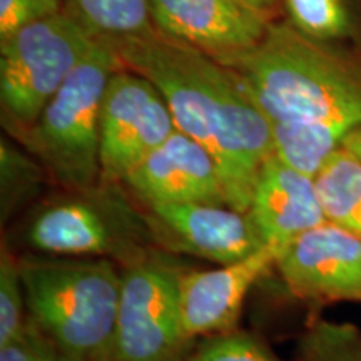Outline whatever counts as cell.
Listing matches in <instances>:
<instances>
[{
    "label": "cell",
    "mask_w": 361,
    "mask_h": 361,
    "mask_svg": "<svg viewBox=\"0 0 361 361\" xmlns=\"http://www.w3.org/2000/svg\"><path fill=\"white\" fill-rule=\"evenodd\" d=\"M269 123L361 128V56L273 22L255 51L224 64Z\"/></svg>",
    "instance_id": "2"
},
{
    "label": "cell",
    "mask_w": 361,
    "mask_h": 361,
    "mask_svg": "<svg viewBox=\"0 0 361 361\" xmlns=\"http://www.w3.org/2000/svg\"><path fill=\"white\" fill-rule=\"evenodd\" d=\"M51 179L47 169L32 152L19 142L2 137L0 141V221L2 226L20 219L42 201L44 189Z\"/></svg>",
    "instance_id": "16"
},
{
    "label": "cell",
    "mask_w": 361,
    "mask_h": 361,
    "mask_svg": "<svg viewBox=\"0 0 361 361\" xmlns=\"http://www.w3.org/2000/svg\"><path fill=\"white\" fill-rule=\"evenodd\" d=\"M183 269L161 247L121 268L114 361H180L192 348L180 318Z\"/></svg>",
    "instance_id": "7"
},
{
    "label": "cell",
    "mask_w": 361,
    "mask_h": 361,
    "mask_svg": "<svg viewBox=\"0 0 361 361\" xmlns=\"http://www.w3.org/2000/svg\"><path fill=\"white\" fill-rule=\"evenodd\" d=\"M149 8L159 32L221 64L255 51L273 24L241 0H149Z\"/></svg>",
    "instance_id": "11"
},
{
    "label": "cell",
    "mask_w": 361,
    "mask_h": 361,
    "mask_svg": "<svg viewBox=\"0 0 361 361\" xmlns=\"http://www.w3.org/2000/svg\"><path fill=\"white\" fill-rule=\"evenodd\" d=\"M247 213L266 245L278 250L326 223L314 178L274 154L261 166Z\"/></svg>",
    "instance_id": "14"
},
{
    "label": "cell",
    "mask_w": 361,
    "mask_h": 361,
    "mask_svg": "<svg viewBox=\"0 0 361 361\" xmlns=\"http://www.w3.org/2000/svg\"><path fill=\"white\" fill-rule=\"evenodd\" d=\"M146 209L156 245L171 255H186L214 264L245 259L266 246L250 213L229 204L189 202Z\"/></svg>",
    "instance_id": "9"
},
{
    "label": "cell",
    "mask_w": 361,
    "mask_h": 361,
    "mask_svg": "<svg viewBox=\"0 0 361 361\" xmlns=\"http://www.w3.org/2000/svg\"><path fill=\"white\" fill-rule=\"evenodd\" d=\"M0 361H62V358L29 316L24 331L0 346Z\"/></svg>",
    "instance_id": "24"
},
{
    "label": "cell",
    "mask_w": 361,
    "mask_h": 361,
    "mask_svg": "<svg viewBox=\"0 0 361 361\" xmlns=\"http://www.w3.org/2000/svg\"><path fill=\"white\" fill-rule=\"evenodd\" d=\"M123 184L142 207L189 202L228 204L213 154L179 129L151 152Z\"/></svg>",
    "instance_id": "13"
},
{
    "label": "cell",
    "mask_w": 361,
    "mask_h": 361,
    "mask_svg": "<svg viewBox=\"0 0 361 361\" xmlns=\"http://www.w3.org/2000/svg\"><path fill=\"white\" fill-rule=\"evenodd\" d=\"M104 40L126 69L159 89L176 128L202 144L218 162L228 204L247 213L261 166L274 151L268 117L238 72L156 27L146 34Z\"/></svg>",
    "instance_id": "1"
},
{
    "label": "cell",
    "mask_w": 361,
    "mask_h": 361,
    "mask_svg": "<svg viewBox=\"0 0 361 361\" xmlns=\"http://www.w3.org/2000/svg\"><path fill=\"white\" fill-rule=\"evenodd\" d=\"M343 147L350 151L361 162V128H356L346 134L345 141H343Z\"/></svg>",
    "instance_id": "26"
},
{
    "label": "cell",
    "mask_w": 361,
    "mask_h": 361,
    "mask_svg": "<svg viewBox=\"0 0 361 361\" xmlns=\"http://www.w3.org/2000/svg\"><path fill=\"white\" fill-rule=\"evenodd\" d=\"M64 4L102 39L130 37L154 29L149 0H64Z\"/></svg>",
    "instance_id": "18"
},
{
    "label": "cell",
    "mask_w": 361,
    "mask_h": 361,
    "mask_svg": "<svg viewBox=\"0 0 361 361\" xmlns=\"http://www.w3.org/2000/svg\"><path fill=\"white\" fill-rule=\"evenodd\" d=\"M121 67L114 49L99 37L32 128L16 137L64 191L92 188L101 180L102 99L111 75Z\"/></svg>",
    "instance_id": "5"
},
{
    "label": "cell",
    "mask_w": 361,
    "mask_h": 361,
    "mask_svg": "<svg viewBox=\"0 0 361 361\" xmlns=\"http://www.w3.org/2000/svg\"><path fill=\"white\" fill-rule=\"evenodd\" d=\"M314 184L328 223L361 238V162L341 146L314 176Z\"/></svg>",
    "instance_id": "15"
},
{
    "label": "cell",
    "mask_w": 361,
    "mask_h": 361,
    "mask_svg": "<svg viewBox=\"0 0 361 361\" xmlns=\"http://www.w3.org/2000/svg\"><path fill=\"white\" fill-rule=\"evenodd\" d=\"M13 241L25 255L106 258L121 268L157 250L146 209L124 184L106 180L44 197L19 219Z\"/></svg>",
    "instance_id": "4"
},
{
    "label": "cell",
    "mask_w": 361,
    "mask_h": 361,
    "mask_svg": "<svg viewBox=\"0 0 361 361\" xmlns=\"http://www.w3.org/2000/svg\"><path fill=\"white\" fill-rule=\"evenodd\" d=\"M273 151L288 166L314 178L343 146L348 128L326 123H269Z\"/></svg>",
    "instance_id": "17"
},
{
    "label": "cell",
    "mask_w": 361,
    "mask_h": 361,
    "mask_svg": "<svg viewBox=\"0 0 361 361\" xmlns=\"http://www.w3.org/2000/svg\"><path fill=\"white\" fill-rule=\"evenodd\" d=\"M288 22L308 37L340 44L358 39V16L353 0H283Z\"/></svg>",
    "instance_id": "19"
},
{
    "label": "cell",
    "mask_w": 361,
    "mask_h": 361,
    "mask_svg": "<svg viewBox=\"0 0 361 361\" xmlns=\"http://www.w3.org/2000/svg\"><path fill=\"white\" fill-rule=\"evenodd\" d=\"M27 310L62 361H114L121 266L85 256H20Z\"/></svg>",
    "instance_id": "3"
},
{
    "label": "cell",
    "mask_w": 361,
    "mask_h": 361,
    "mask_svg": "<svg viewBox=\"0 0 361 361\" xmlns=\"http://www.w3.org/2000/svg\"><path fill=\"white\" fill-rule=\"evenodd\" d=\"M97 40L67 8L0 39V107L11 137L32 128Z\"/></svg>",
    "instance_id": "6"
},
{
    "label": "cell",
    "mask_w": 361,
    "mask_h": 361,
    "mask_svg": "<svg viewBox=\"0 0 361 361\" xmlns=\"http://www.w3.org/2000/svg\"><path fill=\"white\" fill-rule=\"evenodd\" d=\"M274 269L298 300L361 305V238L328 221L279 250Z\"/></svg>",
    "instance_id": "10"
},
{
    "label": "cell",
    "mask_w": 361,
    "mask_h": 361,
    "mask_svg": "<svg viewBox=\"0 0 361 361\" xmlns=\"http://www.w3.org/2000/svg\"><path fill=\"white\" fill-rule=\"evenodd\" d=\"M176 129L159 89L124 66L117 69L101 107V180L123 184Z\"/></svg>",
    "instance_id": "8"
},
{
    "label": "cell",
    "mask_w": 361,
    "mask_h": 361,
    "mask_svg": "<svg viewBox=\"0 0 361 361\" xmlns=\"http://www.w3.org/2000/svg\"><path fill=\"white\" fill-rule=\"evenodd\" d=\"M27 322L29 310L20 271V255L4 241L0 250V346L19 336Z\"/></svg>",
    "instance_id": "21"
},
{
    "label": "cell",
    "mask_w": 361,
    "mask_h": 361,
    "mask_svg": "<svg viewBox=\"0 0 361 361\" xmlns=\"http://www.w3.org/2000/svg\"><path fill=\"white\" fill-rule=\"evenodd\" d=\"M296 361H361V329L348 322L314 319L296 341Z\"/></svg>",
    "instance_id": "20"
},
{
    "label": "cell",
    "mask_w": 361,
    "mask_h": 361,
    "mask_svg": "<svg viewBox=\"0 0 361 361\" xmlns=\"http://www.w3.org/2000/svg\"><path fill=\"white\" fill-rule=\"evenodd\" d=\"M64 8V0H0V39Z\"/></svg>",
    "instance_id": "23"
},
{
    "label": "cell",
    "mask_w": 361,
    "mask_h": 361,
    "mask_svg": "<svg viewBox=\"0 0 361 361\" xmlns=\"http://www.w3.org/2000/svg\"><path fill=\"white\" fill-rule=\"evenodd\" d=\"M278 252L276 246L266 245L245 259L214 269L184 268L179 303L186 335L197 341L236 329L247 293L274 269Z\"/></svg>",
    "instance_id": "12"
},
{
    "label": "cell",
    "mask_w": 361,
    "mask_h": 361,
    "mask_svg": "<svg viewBox=\"0 0 361 361\" xmlns=\"http://www.w3.org/2000/svg\"><path fill=\"white\" fill-rule=\"evenodd\" d=\"M241 2H245L246 6H250L255 8V11L263 13L264 17H268V19L273 22H276L278 13L283 7V0H241Z\"/></svg>",
    "instance_id": "25"
},
{
    "label": "cell",
    "mask_w": 361,
    "mask_h": 361,
    "mask_svg": "<svg viewBox=\"0 0 361 361\" xmlns=\"http://www.w3.org/2000/svg\"><path fill=\"white\" fill-rule=\"evenodd\" d=\"M180 361H284L263 336L247 329H231L201 338Z\"/></svg>",
    "instance_id": "22"
}]
</instances>
